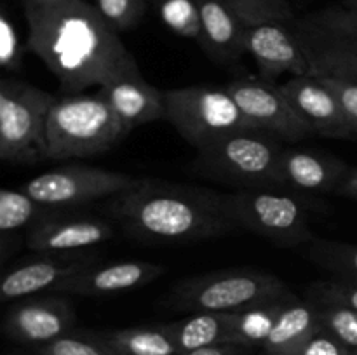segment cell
Masks as SVG:
<instances>
[{
    "instance_id": "ffe728a7",
    "label": "cell",
    "mask_w": 357,
    "mask_h": 355,
    "mask_svg": "<svg viewBox=\"0 0 357 355\" xmlns=\"http://www.w3.org/2000/svg\"><path fill=\"white\" fill-rule=\"evenodd\" d=\"M319 306L310 299L295 298L284 306L267 341L261 345L265 355L296 354L310 336L321 329Z\"/></svg>"
},
{
    "instance_id": "9a60e30c",
    "label": "cell",
    "mask_w": 357,
    "mask_h": 355,
    "mask_svg": "<svg viewBox=\"0 0 357 355\" xmlns=\"http://www.w3.org/2000/svg\"><path fill=\"white\" fill-rule=\"evenodd\" d=\"M281 87L314 136L349 138L354 134L340 100L321 79L314 75L289 77Z\"/></svg>"
},
{
    "instance_id": "e575fe53",
    "label": "cell",
    "mask_w": 357,
    "mask_h": 355,
    "mask_svg": "<svg viewBox=\"0 0 357 355\" xmlns=\"http://www.w3.org/2000/svg\"><path fill=\"white\" fill-rule=\"evenodd\" d=\"M180 355H251V348L236 343H220L192 352H183Z\"/></svg>"
},
{
    "instance_id": "8992f818",
    "label": "cell",
    "mask_w": 357,
    "mask_h": 355,
    "mask_svg": "<svg viewBox=\"0 0 357 355\" xmlns=\"http://www.w3.org/2000/svg\"><path fill=\"white\" fill-rule=\"evenodd\" d=\"M223 205L237 230H248L278 246H302L314 239L309 204L286 188H246L223 194Z\"/></svg>"
},
{
    "instance_id": "ba28073f",
    "label": "cell",
    "mask_w": 357,
    "mask_h": 355,
    "mask_svg": "<svg viewBox=\"0 0 357 355\" xmlns=\"http://www.w3.org/2000/svg\"><path fill=\"white\" fill-rule=\"evenodd\" d=\"M164 120L197 152L234 132L253 129L227 87L204 84L164 90Z\"/></svg>"
},
{
    "instance_id": "f1b7e54d",
    "label": "cell",
    "mask_w": 357,
    "mask_h": 355,
    "mask_svg": "<svg viewBox=\"0 0 357 355\" xmlns=\"http://www.w3.org/2000/svg\"><path fill=\"white\" fill-rule=\"evenodd\" d=\"M94 6L117 33L138 26L146 10L145 0H94Z\"/></svg>"
},
{
    "instance_id": "5b68a950",
    "label": "cell",
    "mask_w": 357,
    "mask_h": 355,
    "mask_svg": "<svg viewBox=\"0 0 357 355\" xmlns=\"http://www.w3.org/2000/svg\"><path fill=\"white\" fill-rule=\"evenodd\" d=\"M284 146L268 132L248 129L199 150L195 173L236 190L281 188V157Z\"/></svg>"
},
{
    "instance_id": "ab89813d",
    "label": "cell",
    "mask_w": 357,
    "mask_h": 355,
    "mask_svg": "<svg viewBox=\"0 0 357 355\" xmlns=\"http://www.w3.org/2000/svg\"><path fill=\"white\" fill-rule=\"evenodd\" d=\"M288 355H298V354H288Z\"/></svg>"
},
{
    "instance_id": "cb8c5ba5",
    "label": "cell",
    "mask_w": 357,
    "mask_h": 355,
    "mask_svg": "<svg viewBox=\"0 0 357 355\" xmlns=\"http://www.w3.org/2000/svg\"><path fill=\"white\" fill-rule=\"evenodd\" d=\"M307 258L335 277L357 282V246L314 237L307 244Z\"/></svg>"
},
{
    "instance_id": "52a82bcc",
    "label": "cell",
    "mask_w": 357,
    "mask_h": 355,
    "mask_svg": "<svg viewBox=\"0 0 357 355\" xmlns=\"http://www.w3.org/2000/svg\"><path fill=\"white\" fill-rule=\"evenodd\" d=\"M58 96L17 79L0 82V159L13 166L47 160V118Z\"/></svg>"
},
{
    "instance_id": "30bf717a",
    "label": "cell",
    "mask_w": 357,
    "mask_h": 355,
    "mask_svg": "<svg viewBox=\"0 0 357 355\" xmlns=\"http://www.w3.org/2000/svg\"><path fill=\"white\" fill-rule=\"evenodd\" d=\"M225 87L236 100L244 118L257 131L288 141H302L314 136L309 125L296 113L281 84L261 77H239Z\"/></svg>"
},
{
    "instance_id": "d590c367",
    "label": "cell",
    "mask_w": 357,
    "mask_h": 355,
    "mask_svg": "<svg viewBox=\"0 0 357 355\" xmlns=\"http://www.w3.org/2000/svg\"><path fill=\"white\" fill-rule=\"evenodd\" d=\"M335 194H344L351 195V197H357V171H347L344 180L337 187Z\"/></svg>"
},
{
    "instance_id": "ac0fdd59",
    "label": "cell",
    "mask_w": 357,
    "mask_h": 355,
    "mask_svg": "<svg viewBox=\"0 0 357 355\" xmlns=\"http://www.w3.org/2000/svg\"><path fill=\"white\" fill-rule=\"evenodd\" d=\"M349 167L337 157L310 148H284L281 157V188L298 194L335 191Z\"/></svg>"
},
{
    "instance_id": "6da1fadb",
    "label": "cell",
    "mask_w": 357,
    "mask_h": 355,
    "mask_svg": "<svg viewBox=\"0 0 357 355\" xmlns=\"http://www.w3.org/2000/svg\"><path fill=\"white\" fill-rule=\"evenodd\" d=\"M24 16L26 49L58 77L66 94L142 73L117 31L87 0H63L24 9Z\"/></svg>"
},
{
    "instance_id": "836d02e7",
    "label": "cell",
    "mask_w": 357,
    "mask_h": 355,
    "mask_svg": "<svg viewBox=\"0 0 357 355\" xmlns=\"http://www.w3.org/2000/svg\"><path fill=\"white\" fill-rule=\"evenodd\" d=\"M317 79L323 80L331 90H333L335 96L340 100L342 108H344L345 115H347V120L351 124L352 131L357 132V86L356 84L342 82V80L335 79H326V77H317Z\"/></svg>"
},
{
    "instance_id": "44dd1931",
    "label": "cell",
    "mask_w": 357,
    "mask_h": 355,
    "mask_svg": "<svg viewBox=\"0 0 357 355\" xmlns=\"http://www.w3.org/2000/svg\"><path fill=\"white\" fill-rule=\"evenodd\" d=\"M89 333L115 355H180L167 324Z\"/></svg>"
},
{
    "instance_id": "7c38bea8",
    "label": "cell",
    "mask_w": 357,
    "mask_h": 355,
    "mask_svg": "<svg viewBox=\"0 0 357 355\" xmlns=\"http://www.w3.org/2000/svg\"><path fill=\"white\" fill-rule=\"evenodd\" d=\"M94 263H98V254L87 251L38 254V258L24 261L3 275L0 298L3 301H17L38 292H59L66 282Z\"/></svg>"
},
{
    "instance_id": "7a4b0ae2",
    "label": "cell",
    "mask_w": 357,
    "mask_h": 355,
    "mask_svg": "<svg viewBox=\"0 0 357 355\" xmlns=\"http://www.w3.org/2000/svg\"><path fill=\"white\" fill-rule=\"evenodd\" d=\"M103 211L142 242H199L237 230L225 212L223 194L150 178L107 198Z\"/></svg>"
},
{
    "instance_id": "4316f807",
    "label": "cell",
    "mask_w": 357,
    "mask_h": 355,
    "mask_svg": "<svg viewBox=\"0 0 357 355\" xmlns=\"http://www.w3.org/2000/svg\"><path fill=\"white\" fill-rule=\"evenodd\" d=\"M160 16L166 26L180 37L194 40L201 37L197 0H160Z\"/></svg>"
},
{
    "instance_id": "f546056e",
    "label": "cell",
    "mask_w": 357,
    "mask_h": 355,
    "mask_svg": "<svg viewBox=\"0 0 357 355\" xmlns=\"http://www.w3.org/2000/svg\"><path fill=\"white\" fill-rule=\"evenodd\" d=\"M38 355H115L96 340L89 331H70L65 336L38 348Z\"/></svg>"
},
{
    "instance_id": "4dcf8cb0",
    "label": "cell",
    "mask_w": 357,
    "mask_h": 355,
    "mask_svg": "<svg viewBox=\"0 0 357 355\" xmlns=\"http://www.w3.org/2000/svg\"><path fill=\"white\" fill-rule=\"evenodd\" d=\"M309 299L317 305H340L357 312V282L319 281L309 287Z\"/></svg>"
},
{
    "instance_id": "e0dca14e",
    "label": "cell",
    "mask_w": 357,
    "mask_h": 355,
    "mask_svg": "<svg viewBox=\"0 0 357 355\" xmlns=\"http://www.w3.org/2000/svg\"><path fill=\"white\" fill-rule=\"evenodd\" d=\"M101 94L110 103L124 131L131 132L139 125L164 120V90H159L145 80L142 73L122 75L100 86Z\"/></svg>"
},
{
    "instance_id": "5bb4252c",
    "label": "cell",
    "mask_w": 357,
    "mask_h": 355,
    "mask_svg": "<svg viewBox=\"0 0 357 355\" xmlns=\"http://www.w3.org/2000/svg\"><path fill=\"white\" fill-rule=\"evenodd\" d=\"M246 52L258 66V77L275 82L282 75H310V65L291 24L261 23L246 28Z\"/></svg>"
},
{
    "instance_id": "277c9868",
    "label": "cell",
    "mask_w": 357,
    "mask_h": 355,
    "mask_svg": "<svg viewBox=\"0 0 357 355\" xmlns=\"http://www.w3.org/2000/svg\"><path fill=\"white\" fill-rule=\"evenodd\" d=\"M293 294L281 277L257 268H227L174 284L166 305L176 312H241Z\"/></svg>"
},
{
    "instance_id": "603a6c76",
    "label": "cell",
    "mask_w": 357,
    "mask_h": 355,
    "mask_svg": "<svg viewBox=\"0 0 357 355\" xmlns=\"http://www.w3.org/2000/svg\"><path fill=\"white\" fill-rule=\"evenodd\" d=\"M295 294L284 298L271 299L260 305L250 306L246 310L236 312L232 331H230L229 343L243 345V347H261L267 341L268 334L274 329L279 315L284 310Z\"/></svg>"
},
{
    "instance_id": "3957f363",
    "label": "cell",
    "mask_w": 357,
    "mask_h": 355,
    "mask_svg": "<svg viewBox=\"0 0 357 355\" xmlns=\"http://www.w3.org/2000/svg\"><path fill=\"white\" fill-rule=\"evenodd\" d=\"M128 136L110 103L94 94H65L47 118V160L86 159L114 148Z\"/></svg>"
},
{
    "instance_id": "8d00e7d4",
    "label": "cell",
    "mask_w": 357,
    "mask_h": 355,
    "mask_svg": "<svg viewBox=\"0 0 357 355\" xmlns=\"http://www.w3.org/2000/svg\"><path fill=\"white\" fill-rule=\"evenodd\" d=\"M58 2H63V0H24V9H35V7L51 6Z\"/></svg>"
},
{
    "instance_id": "d6a6232c",
    "label": "cell",
    "mask_w": 357,
    "mask_h": 355,
    "mask_svg": "<svg viewBox=\"0 0 357 355\" xmlns=\"http://www.w3.org/2000/svg\"><path fill=\"white\" fill-rule=\"evenodd\" d=\"M298 355H352V350L321 327L296 352Z\"/></svg>"
},
{
    "instance_id": "d6986e66",
    "label": "cell",
    "mask_w": 357,
    "mask_h": 355,
    "mask_svg": "<svg viewBox=\"0 0 357 355\" xmlns=\"http://www.w3.org/2000/svg\"><path fill=\"white\" fill-rule=\"evenodd\" d=\"M201 16L199 44L223 65H236L246 52V24L223 0H197Z\"/></svg>"
},
{
    "instance_id": "9c48e42d",
    "label": "cell",
    "mask_w": 357,
    "mask_h": 355,
    "mask_svg": "<svg viewBox=\"0 0 357 355\" xmlns=\"http://www.w3.org/2000/svg\"><path fill=\"white\" fill-rule=\"evenodd\" d=\"M142 180L117 171L68 164L31 178L21 190L44 207L72 209L114 197L136 187Z\"/></svg>"
},
{
    "instance_id": "7402d4cb",
    "label": "cell",
    "mask_w": 357,
    "mask_h": 355,
    "mask_svg": "<svg viewBox=\"0 0 357 355\" xmlns=\"http://www.w3.org/2000/svg\"><path fill=\"white\" fill-rule=\"evenodd\" d=\"M236 312H194L185 319L167 324L180 354L229 343Z\"/></svg>"
},
{
    "instance_id": "1f68e13d",
    "label": "cell",
    "mask_w": 357,
    "mask_h": 355,
    "mask_svg": "<svg viewBox=\"0 0 357 355\" xmlns=\"http://www.w3.org/2000/svg\"><path fill=\"white\" fill-rule=\"evenodd\" d=\"M0 63L7 72H17L23 63V47L16 26L6 13L0 14Z\"/></svg>"
},
{
    "instance_id": "2e32d148",
    "label": "cell",
    "mask_w": 357,
    "mask_h": 355,
    "mask_svg": "<svg viewBox=\"0 0 357 355\" xmlns=\"http://www.w3.org/2000/svg\"><path fill=\"white\" fill-rule=\"evenodd\" d=\"M166 271V267L143 260H124L114 263H94L61 287L70 296H110L132 291L155 281Z\"/></svg>"
},
{
    "instance_id": "f35d334b",
    "label": "cell",
    "mask_w": 357,
    "mask_h": 355,
    "mask_svg": "<svg viewBox=\"0 0 357 355\" xmlns=\"http://www.w3.org/2000/svg\"><path fill=\"white\" fill-rule=\"evenodd\" d=\"M352 355H357V348H356V350H352Z\"/></svg>"
},
{
    "instance_id": "d4e9b609",
    "label": "cell",
    "mask_w": 357,
    "mask_h": 355,
    "mask_svg": "<svg viewBox=\"0 0 357 355\" xmlns=\"http://www.w3.org/2000/svg\"><path fill=\"white\" fill-rule=\"evenodd\" d=\"M49 207L38 204L33 197L20 190H0V232L9 233L37 221Z\"/></svg>"
},
{
    "instance_id": "4fadbf2b",
    "label": "cell",
    "mask_w": 357,
    "mask_h": 355,
    "mask_svg": "<svg viewBox=\"0 0 357 355\" xmlns=\"http://www.w3.org/2000/svg\"><path fill=\"white\" fill-rule=\"evenodd\" d=\"M75 310L65 296H30L14 301L3 320V331L13 341L40 348L70 333Z\"/></svg>"
},
{
    "instance_id": "8fae6325",
    "label": "cell",
    "mask_w": 357,
    "mask_h": 355,
    "mask_svg": "<svg viewBox=\"0 0 357 355\" xmlns=\"http://www.w3.org/2000/svg\"><path fill=\"white\" fill-rule=\"evenodd\" d=\"M49 207L28 226L26 247L38 254L79 253L107 242L115 235L112 223L100 216L61 212Z\"/></svg>"
},
{
    "instance_id": "484cf974",
    "label": "cell",
    "mask_w": 357,
    "mask_h": 355,
    "mask_svg": "<svg viewBox=\"0 0 357 355\" xmlns=\"http://www.w3.org/2000/svg\"><path fill=\"white\" fill-rule=\"evenodd\" d=\"M239 16L246 26L261 23H284L295 21V13L288 0H223Z\"/></svg>"
},
{
    "instance_id": "74e56055",
    "label": "cell",
    "mask_w": 357,
    "mask_h": 355,
    "mask_svg": "<svg viewBox=\"0 0 357 355\" xmlns=\"http://www.w3.org/2000/svg\"><path fill=\"white\" fill-rule=\"evenodd\" d=\"M352 2H354V6H356L354 10H357V0H352Z\"/></svg>"
},
{
    "instance_id": "83f0119b",
    "label": "cell",
    "mask_w": 357,
    "mask_h": 355,
    "mask_svg": "<svg viewBox=\"0 0 357 355\" xmlns=\"http://www.w3.org/2000/svg\"><path fill=\"white\" fill-rule=\"evenodd\" d=\"M317 305V303H316ZM319 306L321 326L351 350L357 348V312L340 305Z\"/></svg>"
}]
</instances>
